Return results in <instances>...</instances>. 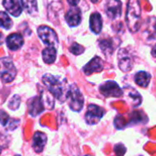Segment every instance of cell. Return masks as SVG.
<instances>
[{
    "mask_svg": "<svg viewBox=\"0 0 156 156\" xmlns=\"http://www.w3.org/2000/svg\"><path fill=\"white\" fill-rule=\"evenodd\" d=\"M151 56H152V58L155 60V62H156V44L152 47V49H151Z\"/></svg>",
    "mask_w": 156,
    "mask_h": 156,
    "instance_id": "cell-31",
    "label": "cell"
},
{
    "mask_svg": "<svg viewBox=\"0 0 156 156\" xmlns=\"http://www.w3.org/2000/svg\"><path fill=\"white\" fill-rule=\"evenodd\" d=\"M21 7L30 16H36L38 13V5L37 0H21Z\"/></svg>",
    "mask_w": 156,
    "mask_h": 156,
    "instance_id": "cell-23",
    "label": "cell"
},
{
    "mask_svg": "<svg viewBox=\"0 0 156 156\" xmlns=\"http://www.w3.org/2000/svg\"><path fill=\"white\" fill-rule=\"evenodd\" d=\"M99 48L101 49L102 52L107 56L112 55L115 46H114V41L111 38H103L99 41Z\"/></svg>",
    "mask_w": 156,
    "mask_h": 156,
    "instance_id": "cell-21",
    "label": "cell"
},
{
    "mask_svg": "<svg viewBox=\"0 0 156 156\" xmlns=\"http://www.w3.org/2000/svg\"><path fill=\"white\" fill-rule=\"evenodd\" d=\"M106 110L95 104H90L87 107L86 115H85V119L87 125L93 126L98 124L100 119L103 118V116L105 115Z\"/></svg>",
    "mask_w": 156,
    "mask_h": 156,
    "instance_id": "cell-6",
    "label": "cell"
},
{
    "mask_svg": "<svg viewBox=\"0 0 156 156\" xmlns=\"http://www.w3.org/2000/svg\"><path fill=\"white\" fill-rule=\"evenodd\" d=\"M3 40H4V38H3V34L0 32V45H1L2 43H3Z\"/></svg>",
    "mask_w": 156,
    "mask_h": 156,
    "instance_id": "cell-32",
    "label": "cell"
},
{
    "mask_svg": "<svg viewBox=\"0 0 156 156\" xmlns=\"http://www.w3.org/2000/svg\"><path fill=\"white\" fill-rule=\"evenodd\" d=\"M44 107L39 96L33 97L28 100V111L29 114L32 117H37L42 111H44Z\"/></svg>",
    "mask_w": 156,
    "mask_h": 156,
    "instance_id": "cell-12",
    "label": "cell"
},
{
    "mask_svg": "<svg viewBox=\"0 0 156 156\" xmlns=\"http://www.w3.org/2000/svg\"><path fill=\"white\" fill-rule=\"evenodd\" d=\"M131 117V120L130 123L132 124H138V123H146L148 121V118L147 116L141 111V110H137V111H133L130 114Z\"/></svg>",
    "mask_w": 156,
    "mask_h": 156,
    "instance_id": "cell-24",
    "label": "cell"
},
{
    "mask_svg": "<svg viewBox=\"0 0 156 156\" xmlns=\"http://www.w3.org/2000/svg\"><path fill=\"white\" fill-rule=\"evenodd\" d=\"M15 156H20V155H19V154H16Z\"/></svg>",
    "mask_w": 156,
    "mask_h": 156,
    "instance_id": "cell-34",
    "label": "cell"
},
{
    "mask_svg": "<svg viewBox=\"0 0 156 156\" xmlns=\"http://www.w3.org/2000/svg\"><path fill=\"white\" fill-rule=\"evenodd\" d=\"M47 143V135L41 131H36L33 135L32 148L38 153L41 152L44 150V147Z\"/></svg>",
    "mask_w": 156,
    "mask_h": 156,
    "instance_id": "cell-14",
    "label": "cell"
},
{
    "mask_svg": "<svg viewBox=\"0 0 156 156\" xmlns=\"http://www.w3.org/2000/svg\"><path fill=\"white\" fill-rule=\"evenodd\" d=\"M70 51L74 55H80L85 51V48L77 42H73L70 47Z\"/></svg>",
    "mask_w": 156,
    "mask_h": 156,
    "instance_id": "cell-27",
    "label": "cell"
},
{
    "mask_svg": "<svg viewBox=\"0 0 156 156\" xmlns=\"http://www.w3.org/2000/svg\"><path fill=\"white\" fill-rule=\"evenodd\" d=\"M125 90H123V95L125 94L126 98H128V101L133 106V107H139L141 104L142 98L140 94L135 90L133 87H125Z\"/></svg>",
    "mask_w": 156,
    "mask_h": 156,
    "instance_id": "cell-16",
    "label": "cell"
},
{
    "mask_svg": "<svg viewBox=\"0 0 156 156\" xmlns=\"http://www.w3.org/2000/svg\"><path fill=\"white\" fill-rule=\"evenodd\" d=\"M1 151H2V148H1V147H0V153H1Z\"/></svg>",
    "mask_w": 156,
    "mask_h": 156,
    "instance_id": "cell-33",
    "label": "cell"
},
{
    "mask_svg": "<svg viewBox=\"0 0 156 156\" xmlns=\"http://www.w3.org/2000/svg\"><path fill=\"white\" fill-rule=\"evenodd\" d=\"M143 37L147 41H152L156 40V19L154 17L149 18L145 23V29L143 30Z\"/></svg>",
    "mask_w": 156,
    "mask_h": 156,
    "instance_id": "cell-13",
    "label": "cell"
},
{
    "mask_svg": "<svg viewBox=\"0 0 156 156\" xmlns=\"http://www.w3.org/2000/svg\"><path fill=\"white\" fill-rule=\"evenodd\" d=\"M42 82L54 98L58 99L61 103L66 101L70 87L67 79L61 75L45 73L42 76Z\"/></svg>",
    "mask_w": 156,
    "mask_h": 156,
    "instance_id": "cell-1",
    "label": "cell"
},
{
    "mask_svg": "<svg viewBox=\"0 0 156 156\" xmlns=\"http://www.w3.org/2000/svg\"><path fill=\"white\" fill-rule=\"evenodd\" d=\"M41 54H42L43 62L47 64H51L56 60L57 51H56V49L53 47H47L42 51Z\"/></svg>",
    "mask_w": 156,
    "mask_h": 156,
    "instance_id": "cell-22",
    "label": "cell"
},
{
    "mask_svg": "<svg viewBox=\"0 0 156 156\" xmlns=\"http://www.w3.org/2000/svg\"><path fill=\"white\" fill-rule=\"evenodd\" d=\"M80 0H67V2L72 6V7H76V5L79 3Z\"/></svg>",
    "mask_w": 156,
    "mask_h": 156,
    "instance_id": "cell-30",
    "label": "cell"
},
{
    "mask_svg": "<svg viewBox=\"0 0 156 156\" xmlns=\"http://www.w3.org/2000/svg\"><path fill=\"white\" fill-rule=\"evenodd\" d=\"M105 10L110 20H117L121 16V2L119 0H107Z\"/></svg>",
    "mask_w": 156,
    "mask_h": 156,
    "instance_id": "cell-9",
    "label": "cell"
},
{
    "mask_svg": "<svg viewBox=\"0 0 156 156\" xmlns=\"http://www.w3.org/2000/svg\"><path fill=\"white\" fill-rule=\"evenodd\" d=\"M38 35L41 38V40L48 45V47H53L56 49V47L59 44V40L56 32L48 26H40L38 28Z\"/></svg>",
    "mask_w": 156,
    "mask_h": 156,
    "instance_id": "cell-5",
    "label": "cell"
},
{
    "mask_svg": "<svg viewBox=\"0 0 156 156\" xmlns=\"http://www.w3.org/2000/svg\"><path fill=\"white\" fill-rule=\"evenodd\" d=\"M66 101L69 105V108L73 111L79 112L83 108L84 102H85L84 96L75 84L70 85Z\"/></svg>",
    "mask_w": 156,
    "mask_h": 156,
    "instance_id": "cell-4",
    "label": "cell"
},
{
    "mask_svg": "<svg viewBox=\"0 0 156 156\" xmlns=\"http://www.w3.org/2000/svg\"><path fill=\"white\" fill-rule=\"evenodd\" d=\"M103 69H104V62L102 59L98 56H96L84 66L83 72L86 75H91L94 73L102 72Z\"/></svg>",
    "mask_w": 156,
    "mask_h": 156,
    "instance_id": "cell-10",
    "label": "cell"
},
{
    "mask_svg": "<svg viewBox=\"0 0 156 156\" xmlns=\"http://www.w3.org/2000/svg\"><path fill=\"white\" fill-rule=\"evenodd\" d=\"M99 92L106 98H121L123 90L114 81H106L99 87Z\"/></svg>",
    "mask_w": 156,
    "mask_h": 156,
    "instance_id": "cell-7",
    "label": "cell"
},
{
    "mask_svg": "<svg viewBox=\"0 0 156 156\" xmlns=\"http://www.w3.org/2000/svg\"><path fill=\"white\" fill-rule=\"evenodd\" d=\"M3 6L6 10L14 17L20 16L22 12V7L19 0H3Z\"/></svg>",
    "mask_w": 156,
    "mask_h": 156,
    "instance_id": "cell-15",
    "label": "cell"
},
{
    "mask_svg": "<svg viewBox=\"0 0 156 156\" xmlns=\"http://www.w3.org/2000/svg\"><path fill=\"white\" fill-rule=\"evenodd\" d=\"M118 63L119 69L124 72L128 73L131 71L133 67V57L131 52L127 48H122L118 52Z\"/></svg>",
    "mask_w": 156,
    "mask_h": 156,
    "instance_id": "cell-8",
    "label": "cell"
},
{
    "mask_svg": "<svg viewBox=\"0 0 156 156\" xmlns=\"http://www.w3.org/2000/svg\"><path fill=\"white\" fill-rule=\"evenodd\" d=\"M89 24H90V29L95 34H99L102 30V26H103V21L101 15L98 12L93 13L90 16L89 20Z\"/></svg>",
    "mask_w": 156,
    "mask_h": 156,
    "instance_id": "cell-18",
    "label": "cell"
},
{
    "mask_svg": "<svg viewBox=\"0 0 156 156\" xmlns=\"http://www.w3.org/2000/svg\"><path fill=\"white\" fill-rule=\"evenodd\" d=\"M151 75L145 71H140L134 75V82L140 87H147L151 82Z\"/></svg>",
    "mask_w": 156,
    "mask_h": 156,
    "instance_id": "cell-19",
    "label": "cell"
},
{
    "mask_svg": "<svg viewBox=\"0 0 156 156\" xmlns=\"http://www.w3.org/2000/svg\"><path fill=\"white\" fill-rule=\"evenodd\" d=\"M17 76V69L13 61L9 57L0 58V78L4 84H9Z\"/></svg>",
    "mask_w": 156,
    "mask_h": 156,
    "instance_id": "cell-3",
    "label": "cell"
},
{
    "mask_svg": "<svg viewBox=\"0 0 156 156\" xmlns=\"http://www.w3.org/2000/svg\"><path fill=\"white\" fill-rule=\"evenodd\" d=\"M9 120H10L9 115L4 110H0V123H1V125L4 127L8 126Z\"/></svg>",
    "mask_w": 156,
    "mask_h": 156,
    "instance_id": "cell-28",
    "label": "cell"
},
{
    "mask_svg": "<svg viewBox=\"0 0 156 156\" xmlns=\"http://www.w3.org/2000/svg\"><path fill=\"white\" fill-rule=\"evenodd\" d=\"M20 105V97L19 95H14L9 101L8 107L11 110H17Z\"/></svg>",
    "mask_w": 156,
    "mask_h": 156,
    "instance_id": "cell-26",
    "label": "cell"
},
{
    "mask_svg": "<svg viewBox=\"0 0 156 156\" xmlns=\"http://www.w3.org/2000/svg\"><path fill=\"white\" fill-rule=\"evenodd\" d=\"M12 26H13V21L9 18V14L3 11L0 12V27H2L6 30H9L11 29Z\"/></svg>",
    "mask_w": 156,
    "mask_h": 156,
    "instance_id": "cell-25",
    "label": "cell"
},
{
    "mask_svg": "<svg viewBox=\"0 0 156 156\" xmlns=\"http://www.w3.org/2000/svg\"><path fill=\"white\" fill-rule=\"evenodd\" d=\"M85 156H92V155H85Z\"/></svg>",
    "mask_w": 156,
    "mask_h": 156,
    "instance_id": "cell-35",
    "label": "cell"
},
{
    "mask_svg": "<svg viewBox=\"0 0 156 156\" xmlns=\"http://www.w3.org/2000/svg\"><path fill=\"white\" fill-rule=\"evenodd\" d=\"M24 44V40L21 34L20 33H12L7 38V45L11 51L20 50Z\"/></svg>",
    "mask_w": 156,
    "mask_h": 156,
    "instance_id": "cell-17",
    "label": "cell"
},
{
    "mask_svg": "<svg viewBox=\"0 0 156 156\" xmlns=\"http://www.w3.org/2000/svg\"><path fill=\"white\" fill-rule=\"evenodd\" d=\"M65 20L70 27H76L81 23L82 13L78 7H72L65 14Z\"/></svg>",
    "mask_w": 156,
    "mask_h": 156,
    "instance_id": "cell-11",
    "label": "cell"
},
{
    "mask_svg": "<svg viewBox=\"0 0 156 156\" xmlns=\"http://www.w3.org/2000/svg\"><path fill=\"white\" fill-rule=\"evenodd\" d=\"M114 151H115V152H116V154L118 156H124V154H125L127 150H126V148H125V146L123 144L119 143V144L115 145Z\"/></svg>",
    "mask_w": 156,
    "mask_h": 156,
    "instance_id": "cell-29",
    "label": "cell"
},
{
    "mask_svg": "<svg viewBox=\"0 0 156 156\" xmlns=\"http://www.w3.org/2000/svg\"><path fill=\"white\" fill-rule=\"evenodd\" d=\"M41 102H42V105L44 107L45 109H49V110H51L54 108V97L47 90V89H44V90H41V95L39 96Z\"/></svg>",
    "mask_w": 156,
    "mask_h": 156,
    "instance_id": "cell-20",
    "label": "cell"
},
{
    "mask_svg": "<svg viewBox=\"0 0 156 156\" xmlns=\"http://www.w3.org/2000/svg\"><path fill=\"white\" fill-rule=\"evenodd\" d=\"M126 22L130 32L135 33L140 30L141 23L140 0H129L126 12Z\"/></svg>",
    "mask_w": 156,
    "mask_h": 156,
    "instance_id": "cell-2",
    "label": "cell"
}]
</instances>
